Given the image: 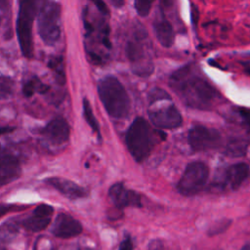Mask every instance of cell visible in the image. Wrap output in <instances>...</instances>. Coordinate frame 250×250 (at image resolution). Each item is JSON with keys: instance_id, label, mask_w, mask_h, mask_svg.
I'll use <instances>...</instances> for the list:
<instances>
[{"instance_id": "6da1fadb", "label": "cell", "mask_w": 250, "mask_h": 250, "mask_svg": "<svg viewBox=\"0 0 250 250\" xmlns=\"http://www.w3.org/2000/svg\"><path fill=\"white\" fill-rule=\"evenodd\" d=\"M171 84L183 102L190 107L208 109L216 100L215 89L204 79L189 74V69L183 68L171 77Z\"/></svg>"}, {"instance_id": "7a4b0ae2", "label": "cell", "mask_w": 250, "mask_h": 250, "mask_svg": "<svg viewBox=\"0 0 250 250\" xmlns=\"http://www.w3.org/2000/svg\"><path fill=\"white\" fill-rule=\"evenodd\" d=\"M99 97L113 118H124L130 109V100L124 86L114 76H105L98 83Z\"/></svg>"}, {"instance_id": "3957f363", "label": "cell", "mask_w": 250, "mask_h": 250, "mask_svg": "<svg viewBox=\"0 0 250 250\" xmlns=\"http://www.w3.org/2000/svg\"><path fill=\"white\" fill-rule=\"evenodd\" d=\"M126 145L130 154L137 162L147 158L153 146L152 130L146 120L137 117L126 132Z\"/></svg>"}, {"instance_id": "277c9868", "label": "cell", "mask_w": 250, "mask_h": 250, "mask_svg": "<svg viewBox=\"0 0 250 250\" xmlns=\"http://www.w3.org/2000/svg\"><path fill=\"white\" fill-rule=\"evenodd\" d=\"M39 1L40 0H19L16 31L21 54L27 59L33 56L32 23L38 12Z\"/></svg>"}, {"instance_id": "5b68a950", "label": "cell", "mask_w": 250, "mask_h": 250, "mask_svg": "<svg viewBox=\"0 0 250 250\" xmlns=\"http://www.w3.org/2000/svg\"><path fill=\"white\" fill-rule=\"evenodd\" d=\"M61 5L54 1L44 4L38 12V32L47 45H54L61 37Z\"/></svg>"}, {"instance_id": "8992f818", "label": "cell", "mask_w": 250, "mask_h": 250, "mask_svg": "<svg viewBox=\"0 0 250 250\" xmlns=\"http://www.w3.org/2000/svg\"><path fill=\"white\" fill-rule=\"evenodd\" d=\"M208 175V167L203 162H190L186 167L177 184L178 191L185 196H191L198 193L205 187Z\"/></svg>"}, {"instance_id": "52a82bcc", "label": "cell", "mask_w": 250, "mask_h": 250, "mask_svg": "<svg viewBox=\"0 0 250 250\" xmlns=\"http://www.w3.org/2000/svg\"><path fill=\"white\" fill-rule=\"evenodd\" d=\"M188 142L193 151H205L219 147L222 137L216 129L197 125L188 131Z\"/></svg>"}, {"instance_id": "ba28073f", "label": "cell", "mask_w": 250, "mask_h": 250, "mask_svg": "<svg viewBox=\"0 0 250 250\" xmlns=\"http://www.w3.org/2000/svg\"><path fill=\"white\" fill-rule=\"evenodd\" d=\"M249 175L250 168L246 163H235L217 175L215 184L220 188L235 190L247 180Z\"/></svg>"}, {"instance_id": "9c48e42d", "label": "cell", "mask_w": 250, "mask_h": 250, "mask_svg": "<svg viewBox=\"0 0 250 250\" xmlns=\"http://www.w3.org/2000/svg\"><path fill=\"white\" fill-rule=\"evenodd\" d=\"M150 121L161 129H175L182 125L183 118L178 108L170 104L148 110Z\"/></svg>"}, {"instance_id": "30bf717a", "label": "cell", "mask_w": 250, "mask_h": 250, "mask_svg": "<svg viewBox=\"0 0 250 250\" xmlns=\"http://www.w3.org/2000/svg\"><path fill=\"white\" fill-rule=\"evenodd\" d=\"M108 196L115 207L123 209L125 207H141V197L139 193L128 189L122 183L112 185L108 190Z\"/></svg>"}, {"instance_id": "8fae6325", "label": "cell", "mask_w": 250, "mask_h": 250, "mask_svg": "<svg viewBox=\"0 0 250 250\" xmlns=\"http://www.w3.org/2000/svg\"><path fill=\"white\" fill-rule=\"evenodd\" d=\"M52 232L61 238H70L82 232V226L72 216L60 213L55 220Z\"/></svg>"}, {"instance_id": "7c38bea8", "label": "cell", "mask_w": 250, "mask_h": 250, "mask_svg": "<svg viewBox=\"0 0 250 250\" xmlns=\"http://www.w3.org/2000/svg\"><path fill=\"white\" fill-rule=\"evenodd\" d=\"M68 123L62 117L52 119L42 130L43 137L54 145L64 144L69 138Z\"/></svg>"}, {"instance_id": "4fadbf2b", "label": "cell", "mask_w": 250, "mask_h": 250, "mask_svg": "<svg viewBox=\"0 0 250 250\" xmlns=\"http://www.w3.org/2000/svg\"><path fill=\"white\" fill-rule=\"evenodd\" d=\"M54 208L48 204L38 205L32 212V215L22 222V226L31 231H40L47 228L51 222Z\"/></svg>"}, {"instance_id": "5bb4252c", "label": "cell", "mask_w": 250, "mask_h": 250, "mask_svg": "<svg viewBox=\"0 0 250 250\" xmlns=\"http://www.w3.org/2000/svg\"><path fill=\"white\" fill-rule=\"evenodd\" d=\"M21 174L19 160L12 154L0 153V188L18 179Z\"/></svg>"}, {"instance_id": "9a60e30c", "label": "cell", "mask_w": 250, "mask_h": 250, "mask_svg": "<svg viewBox=\"0 0 250 250\" xmlns=\"http://www.w3.org/2000/svg\"><path fill=\"white\" fill-rule=\"evenodd\" d=\"M45 182L59 190L62 195L67 197L68 199H78V198H83L88 195L87 189L84 188L80 187L79 185L75 184L72 181L63 179V178H59V177H51L45 180Z\"/></svg>"}, {"instance_id": "2e32d148", "label": "cell", "mask_w": 250, "mask_h": 250, "mask_svg": "<svg viewBox=\"0 0 250 250\" xmlns=\"http://www.w3.org/2000/svg\"><path fill=\"white\" fill-rule=\"evenodd\" d=\"M153 28L159 43L164 47H171L175 39V33L171 23L166 20H159L155 21Z\"/></svg>"}, {"instance_id": "e0dca14e", "label": "cell", "mask_w": 250, "mask_h": 250, "mask_svg": "<svg viewBox=\"0 0 250 250\" xmlns=\"http://www.w3.org/2000/svg\"><path fill=\"white\" fill-rule=\"evenodd\" d=\"M83 115H84V118H85L86 122L88 123V125L92 128V130L95 133H97L98 137L101 138L99 123H98V121H97V119L94 115L92 106H91V104H90V103L87 99L83 100Z\"/></svg>"}, {"instance_id": "ac0fdd59", "label": "cell", "mask_w": 250, "mask_h": 250, "mask_svg": "<svg viewBox=\"0 0 250 250\" xmlns=\"http://www.w3.org/2000/svg\"><path fill=\"white\" fill-rule=\"evenodd\" d=\"M19 228L16 223L7 222L0 226V243L11 241L18 233Z\"/></svg>"}, {"instance_id": "d6986e66", "label": "cell", "mask_w": 250, "mask_h": 250, "mask_svg": "<svg viewBox=\"0 0 250 250\" xmlns=\"http://www.w3.org/2000/svg\"><path fill=\"white\" fill-rule=\"evenodd\" d=\"M48 87L46 85H44L43 83H41L38 79L33 78L30 79L28 81H26L23 86H22V93L26 98L31 97L36 91L40 92V93H44L45 91H47Z\"/></svg>"}, {"instance_id": "ffe728a7", "label": "cell", "mask_w": 250, "mask_h": 250, "mask_svg": "<svg viewBox=\"0 0 250 250\" xmlns=\"http://www.w3.org/2000/svg\"><path fill=\"white\" fill-rule=\"evenodd\" d=\"M15 82L14 80L5 75H0V100L8 99L14 92Z\"/></svg>"}, {"instance_id": "44dd1931", "label": "cell", "mask_w": 250, "mask_h": 250, "mask_svg": "<svg viewBox=\"0 0 250 250\" xmlns=\"http://www.w3.org/2000/svg\"><path fill=\"white\" fill-rule=\"evenodd\" d=\"M49 66L54 69V71L57 74L58 80L60 83L64 82V69H63V64H62V60L61 57H56L49 62Z\"/></svg>"}, {"instance_id": "7402d4cb", "label": "cell", "mask_w": 250, "mask_h": 250, "mask_svg": "<svg viewBox=\"0 0 250 250\" xmlns=\"http://www.w3.org/2000/svg\"><path fill=\"white\" fill-rule=\"evenodd\" d=\"M231 224V221L230 220H220L216 223H214L208 229V234L210 236L212 235H217L219 233H222L223 231H225Z\"/></svg>"}, {"instance_id": "603a6c76", "label": "cell", "mask_w": 250, "mask_h": 250, "mask_svg": "<svg viewBox=\"0 0 250 250\" xmlns=\"http://www.w3.org/2000/svg\"><path fill=\"white\" fill-rule=\"evenodd\" d=\"M154 0H135V9L141 17H146Z\"/></svg>"}, {"instance_id": "cb8c5ba5", "label": "cell", "mask_w": 250, "mask_h": 250, "mask_svg": "<svg viewBox=\"0 0 250 250\" xmlns=\"http://www.w3.org/2000/svg\"><path fill=\"white\" fill-rule=\"evenodd\" d=\"M245 151V145L241 144L240 142L232 143L228 146V154L230 156H241L244 154Z\"/></svg>"}, {"instance_id": "d4e9b609", "label": "cell", "mask_w": 250, "mask_h": 250, "mask_svg": "<svg viewBox=\"0 0 250 250\" xmlns=\"http://www.w3.org/2000/svg\"><path fill=\"white\" fill-rule=\"evenodd\" d=\"M118 250H133V241H132V239L129 236L125 237L121 241Z\"/></svg>"}, {"instance_id": "484cf974", "label": "cell", "mask_w": 250, "mask_h": 250, "mask_svg": "<svg viewBox=\"0 0 250 250\" xmlns=\"http://www.w3.org/2000/svg\"><path fill=\"white\" fill-rule=\"evenodd\" d=\"M92 2L94 3V5L98 8V10L104 14V15H107L108 14V9L105 5V3L103 0H92Z\"/></svg>"}, {"instance_id": "4316f807", "label": "cell", "mask_w": 250, "mask_h": 250, "mask_svg": "<svg viewBox=\"0 0 250 250\" xmlns=\"http://www.w3.org/2000/svg\"><path fill=\"white\" fill-rule=\"evenodd\" d=\"M13 210H16L15 205L7 204V203H0V217L4 216L5 214H7Z\"/></svg>"}, {"instance_id": "83f0119b", "label": "cell", "mask_w": 250, "mask_h": 250, "mask_svg": "<svg viewBox=\"0 0 250 250\" xmlns=\"http://www.w3.org/2000/svg\"><path fill=\"white\" fill-rule=\"evenodd\" d=\"M239 114L242 117L243 121L250 127V109H248V108H239Z\"/></svg>"}, {"instance_id": "f1b7e54d", "label": "cell", "mask_w": 250, "mask_h": 250, "mask_svg": "<svg viewBox=\"0 0 250 250\" xmlns=\"http://www.w3.org/2000/svg\"><path fill=\"white\" fill-rule=\"evenodd\" d=\"M8 3H9V0H0V21L7 13Z\"/></svg>"}, {"instance_id": "f546056e", "label": "cell", "mask_w": 250, "mask_h": 250, "mask_svg": "<svg viewBox=\"0 0 250 250\" xmlns=\"http://www.w3.org/2000/svg\"><path fill=\"white\" fill-rule=\"evenodd\" d=\"M14 130H15V127H12V126H1L0 127V135L11 133Z\"/></svg>"}, {"instance_id": "4dcf8cb0", "label": "cell", "mask_w": 250, "mask_h": 250, "mask_svg": "<svg viewBox=\"0 0 250 250\" xmlns=\"http://www.w3.org/2000/svg\"><path fill=\"white\" fill-rule=\"evenodd\" d=\"M110 2L115 6V7H121L124 3V0H110Z\"/></svg>"}, {"instance_id": "1f68e13d", "label": "cell", "mask_w": 250, "mask_h": 250, "mask_svg": "<svg viewBox=\"0 0 250 250\" xmlns=\"http://www.w3.org/2000/svg\"><path fill=\"white\" fill-rule=\"evenodd\" d=\"M62 250H79V247L77 245H68L67 247H65Z\"/></svg>"}, {"instance_id": "d6a6232c", "label": "cell", "mask_w": 250, "mask_h": 250, "mask_svg": "<svg viewBox=\"0 0 250 250\" xmlns=\"http://www.w3.org/2000/svg\"><path fill=\"white\" fill-rule=\"evenodd\" d=\"M151 250H155V247L153 246V247H151Z\"/></svg>"}, {"instance_id": "836d02e7", "label": "cell", "mask_w": 250, "mask_h": 250, "mask_svg": "<svg viewBox=\"0 0 250 250\" xmlns=\"http://www.w3.org/2000/svg\"><path fill=\"white\" fill-rule=\"evenodd\" d=\"M2 152V148H1V146H0V153Z\"/></svg>"}, {"instance_id": "e575fe53", "label": "cell", "mask_w": 250, "mask_h": 250, "mask_svg": "<svg viewBox=\"0 0 250 250\" xmlns=\"http://www.w3.org/2000/svg\"><path fill=\"white\" fill-rule=\"evenodd\" d=\"M85 250H92V249H90V248H86Z\"/></svg>"}]
</instances>
